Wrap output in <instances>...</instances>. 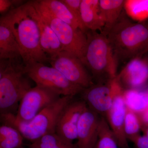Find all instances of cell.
Returning <instances> with one entry per match:
<instances>
[{
    "label": "cell",
    "mask_w": 148,
    "mask_h": 148,
    "mask_svg": "<svg viewBox=\"0 0 148 148\" xmlns=\"http://www.w3.org/2000/svg\"><path fill=\"white\" fill-rule=\"evenodd\" d=\"M7 14L24 66L48 61V57L41 47L39 29L29 3L14 9Z\"/></svg>",
    "instance_id": "1"
},
{
    "label": "cell",
    "mask_w": 148,
    "mask_h": 148,
    "mask_svg": "<svg viewBox=\"0 0 148 148\" xmlns=\"http://www.w3.org/2000/svg\"><path fill=\"white\" fill-rule=\"evenodd\" d=\"M106 36L117 60L130 61L148 46V22H134L123 10Z\"/></svg>",
    "instance_id": "2"
},
{
    "label": "cell",
    "mask_w": 148,
    "mask_h": 148,
    "mask_svg": "<svg viewBox=\"0 0 148 148\" xmlns=\"http://www.w3.org/2000/svg\"><path fill=\"white\" fill-rule=\"evenodd\" d=\"M85 54L82 62L98 82H104L117 76L118 60L106 35L88 30Z\"/></svg>",
    "instance_id": "3"
},
{
    "label": "cell",
    "mask_w": 148,
    "mask_h": 148,
    "mask_svg": "<svg viewBox=\"0 0 148 148\" xmlns=\"http://www.w3.org/2000/svg\"><path fill=\"white\" fill-rule=\"evenodd\" d=\"M1 115L13 114L23 96L32 88L19 59L1 60L0 63Z\"/></svg>",
    "instance_id": "4"
},
{
    "label": "cell",
    "mask_w": 148,
    "mask_h": 148,
    "mask_svg": "<svg viewBox=\"0 0 148 148\" xmlns=\"http://www.w3.org/2000/svg\"><path fill=\"white\" fill-rule=\"evenodd\" d=\"M74 97H60L28 122L16 121L12 118L10 114L1 115V120L3 124L15 127L24 138L34 143L44 135L56 133L57 122L61 113L73 101Z\"/></svg>",
    "instance_id": "5"
},
{
    "label": "cell",
    "mask_w": 148,
    "mask_h": 148,
    "mask_svg": "<svg viewBox=\"0 0 148 148\" xmlns=\"http://www.w3.org/2000/svg\"><path fill=\"white\" fill-rule=\"evenodd\" d=\"M31 2L41 17L53 29L61 42L63 50L72 53L82 61L87 45L85 33L57 18L39 1Z\"/></svg>",
    "instance_id": "6"
},
{
    "label": "cell",
    "mask_w": 148,
    "mask_h": 148,
    "mask_svg": "<svg viewBox=\"0 0 148 148\" xmlns=\"http://www.w3.org/2000/svg\"><path fill=\"white\" fill-rule=\"evenodd\" d=\"M24 70L37 86L49 89L60 96H74L84 90L83 88L70 82L57 69L42 63L29 64L25 66Z\"/></svg>",
    "instance_id": "7"
},
{
    "label": "cell",
    "mask_w": 148,
    "mask_h": 148,
    "mask_svg": "<svg viewBox=\"0 0 148 148\" xmlns=\"http://www.w3.org/2000/svg\"><path fill=\"white\" fill-rule=\"evenodd\" d=\"M60 97L49 89L36 86L30 88L21 99L16 115L10 114L16 121L28 122Z\"/></svg>",
    "instance_id": "8"
},
{
    "label": "cell",
    "mask_w": 148,
    "mask_h": 148,
    "mask_svg": "<svg viewBox=\"0 0 148 148\" xmlns=\"http://www.w3.org/2000/svg\"><path fill=\"white\" fill-rule=\"evenodd\" d=\"M48 58L51 67L57 69L74 84L84 89L94 84L92 76L85 66L79 58L72 53L63 50Z\"/></svg>",
    "instance_id": "9"
},
{
    "label": "cell",
    "mask_w": 148,
    "mask_h": 148,
    "mask_svg": "<svg viewBox=\"0 0 148 148\" xmlns=\"http://www.w3.org/2000/svg\"><path fill=\"white\" fill-rule=\"evenodd\" d=\"M120 85L116 77L106 82L97 83L82 91L83 100L88 108L106 118Z\"/></svg>",
    "instance_id": "10"
},
{
    "label": "cell",
    "mask_w": 148,
    "mask_h": 148,
    "mask_svg": "<svg viewBox=\"0 0 148 148\" xmlns=\"http://www.w3.org/2000/svg\"><path fill=\"white\" fill-rule=\"evenodd\" d=\"M123 88L138 89L148 81V54L138 56L128 61L116 76Z\"/></svg>",
    "instance_id": "11"
},
{
    "label": "cell",
    "mask_w": 148,
    "mask_h": 148,
    "mask_svg": "<svg viewBox=\"0 0 148 148\" xmlns=\"http://www.w3.org/2000/svg\"><path fill=\"white\" fill-rule=\"evenodd\" d=\"M87 107L83 100L73 101L69 103L59 117L56 133L69 142L77 139L78 123Z\"/></svg>",
    "instance_id": "12"
},
{
    "label": "cell",
    "mask_w": 148,
    "mask_h": 148,
    "mask_svg": "<svg viewBox=\"0 0 148 148\" xmlns=\"http://www.w3.org/2000/svg\"><path fill=\"white\" fill-rule=\"evenodd\" d=\"M124 89L121 85L118 88L110 109L106 117L119 147L120 148H129L124 130V122L126 107L123 99Z\"/></svg>",
    "instance_id": "13"
},
{
    "label": "cell",
    "mask_w": 148,
    "mask_h": 148,
    "mask_svg": "<svg viewBox=\"0 0 148 148\" xmlns=\"http://www.w3.org/2000/svg\"><path fill=\"white\" fill-rule=\"evenodd\" d=\"M101 117L88 107L85 110L78 123V148H95L98 140Z\"/></svg>",
    "instance_id": "14"
},
{
    "label": "cell",
    "mask_w": 148,
    "mask_h": 148,
    "mask_svg": "<svg viewBox=\"0 0 148 148\" xmlns=\"http://www.w3.org/2000/svg\"><path fill=\"white\" fill-rule=\"evenodd\" d=\"M20 58L19 46L6 14L0 19V59L17 60Z\"/></svg>",
    "instance_id": "15"
},
{
    "label": "cell",
    "mask_w": 148,
    "mask_h": 148,
    "mask_svg": "<svg viewBox=\"0 0 148 148\" xmlns=\"http://www.w3.org/2000/svg\"><path fill=\"white\" fill-rule=\"evenodd\" d=\"M32 14L38 23L39 29L40 44L43 51L49 57L63 51L58 37L49 25L37 12L31 2H29Z\"/></svg>",
    "instance_id": "16"
},
{
    "label": "cell",
    "mask_w": 148,
    "mask_h": 148,
    "mask_svg": "<svg viewBox=\"0 0 148 148\" xmlns=\"http://www.w3.org/2000/svg\"><path fill=\"white\" fill-rule=\"evenodd\" d=\"M80 12L83 24L88 30L103 32L105 23L101 15L99 0H82Z\"/></svg>",
    "instance_id": "17"
},
{
    "label": "cell",
    "mask_w": 148,
    "mask_h": 148,
    "mask_svg": "<svg viewBox=\"0 0 148 148\" xmlns=\"http://www.w3.org/2000/svg\"><path fill=\"white\" fill-rule=\"evenodd\" d=\"M123 0H99L101 16L105 23L102 34L107 35L109 30L115 24L124 9Z\"/></svg>",
    "instance_id": "18"
},
{
    "label": "cell",
    "mask_w": 148,
    "mask_h": 148,
    "mask_svg": "<svg viewBox=\"0 0 148 148\" xmlns=\"http://www.w3.org/2000/svg\"><path fill=\"white\" fill-rule=\"evenodd\" d=\"M40 3L53 15L75 29H79L86 33L88 30L80 24L67 6L61 0H40Z\"/></svg>",
    "instance_id": "19"
},
{
    "label": "cell",
    "mask_w": 148,
    "mask_h": 148,
    "mask_svg": "<svg viewBox=\"0 0 148 148\" xmlns=\"http://www.w3.org/2000/svg\"><path fill=\"white\" fill-rule=\"evenodd\" d=\"M123 95L126 108L136 113H141L148 108V90H123Z\"/></svg>",
    "instance_id": "20"
},
{
    "label": "cell",
    "mask_w": 148,
    "mask_h": 148,
    "mask_svg": "<svg viewBox=\"0 0 148 148\" xmlns=\"http://www.w3.org/2000/svg\"><path fill=\"white\" fill-rule=\"evenodd\" d=\"M24 137L15 127L3 124L0 127V147L21 148Z\"/></svg>",
    "instance_id": "21"
},
{
    "label": "cell",
    "mask_w": 148,
    "mask_h": 148,
    "mask_svg": "<svg viewBox=\"0 0 148 148\" xmlns=\"http://www.w3.org/2000/svg\"><path fill=\"white\" fill-rule=\"evenodd\" d=\"M29 148H78L77 145L69 142L56 133L42 136L29 146Z\"/></svg>",
    "instance_id": "22"
},
{
    "label": "cell",
    "mask_w": 148,
    "mask_h": 148,
    "mask_svg": "<svg viewBox=\"0 0 148 148\" xmlns=\"http://www.w3.org/2000/svg\"><path fill=\"white\" fill-rule=\"evenodd\" d=\"M124 9L130 18L143 22L148 18V0H126Z\"/></svg>",
    "instance_id": "23"
},
{
    "label": "cell",
    "mask_w": 148,
    "mask_h": 148,
    "mask_svg": "<svg viewBox=\"0 0 148 148\" xmlns=\"http://www.w3.org/2000/svg\"><path fill=\"white\" fill-rule=\"evenodd\" d=\"M116 139L106 118L101 116L99 134L95 148H118Z\"/></svg>",
    "instance_id": "24"
},
{
    "label": "cell",
    "mask_w": 148,
    "mask_h": 148,
    "mask_svg": "<svg viewBox=\"0 0 148 148\" xmlns=\"http://www.w3.org/2000/svg\"><path fill=\"white\" fill-rule=\"evenodd\" d=\"M142 125L138 114L126 108L124 122V130L127 140H130L140 135Z\"/></svg>",
    "instance_id": "25"
},
{
    "label": "cell",
    "mask_w": 148,
    "mask_h": 148,
    "mask_svg": "<svg viewBox=\"0 0 148 148\" xmlns=\"http://www.w3.org/2000/svg\"><path fill=\"white\" fill-rule=\"evenodd\" d=\"M69 8L80 24L86 29L83 24L81 16L80 7L82 0H61Z\"/></svg>",
    "instance_id": "26"
},
{
    "label": "cell",
    "mask_w": 148,
    "mask_h": 148,
    "mask_svg": "<svg viewBox=\"0 0 148 148\" xmlns=\"http://www.w3.org/2000/svg\"><path fill=\"white\" fill-rule=\"evenodd\" d=\"M137 148H148V137L146 135H139L130 140Z\"/></svg>",
    "instance_id": "27"
},
{
    "label": "cell",
    "mask_w": 148,
    "mask_h": 148,
    "mask_svg": "<svg viewBox=\"0 0 148 148\" xmlns=\"http://www.w3.org/2000/svg\"><path fill=\"white\" fill-rule=\"evenodd\" d=\"M12 3V1L9 0H0V12L5 13L9 10Z\"/></svg>",
    "instance_id": "28"
},
{
    "label": "cell",
    "mask_w": 148,
    "mask_h": 148,
    "mask_svg": "<svg viewBox=\"0 0 148 148\" xmlns=\"http://www.w3.org/2000/svg\"><path fill=\"white\" fill-rule=\"evenodd\" d=\"M142 125V129L148 127V108L144 112L138 114Z\"/></svg>",
    "instance_id": "29"
},
{
    "label": "cell",
    "mask_w": 148,
    "mask_h": 148,
    "mask_svg": "<svg viewBox=\"0 0 148 148\" xmlns=\"http://www.w3.org/2000/svg\"><path fill=\"white\" fill-rule=\"evenodd\" d=\"M143 130H144V132H145V135L148 137V127L144 128L143 129Z\"/></svg>",
    "instance_id": "30"
},
{
    "label": "cell",
    "mask_w": 148,
    "mask_h": 148,
    "mask_svg": "<svg viewBox=\"0 0 148 148\" xmlns=\"http://www.w3.org/2000/svg\"><path fill=\"white\" fill-rule=\"evenodd\" d=\"M148 46L147 47V48L145 49V51H144V52H143V53H142V55L143 54H145V53H148Z\"/></svg>",
    "instance_id": "31"
},
{
    "label": "cell",
    "mask_w": 148,
    "mask_h": 148,
    "mask_svg": "<svg viewBox=\"0 0 148 148\" xmlns=\"http://www.w3.org/2000/svg\"><path fill=\"white\" fill-rule=\"evenodd\" d=\"M0 148H2V147H0Z\"/></svg>",
    "instance_id": "32"
},
{
    "label": "cell",
    "mask_w": 148,
    "mask_h": 148,
    "mask_svg": "<svg viewBox=\"0 0 148 148\" xmlns=\"http://www.w3.org/2000/svg\"></svg>",
    "instance_id": "33"
}]
</instances>
